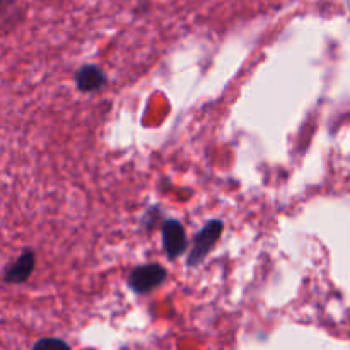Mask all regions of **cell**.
<instances>
[{
    "mask_svg": "<svg viewBox=\"0 0 350 350\" xmlns=\"http://www.w3.org/2000/svg\"><path fill=\"white\" fill-rule=\"evenodd\" d=\"M33 350H70V345L65 340H62V338L48 337L38 340L36 344H34Z\"/></svg>",
    "mask_w": 350,
    "mask_h": 350,
    "instance_id": "6",
    "label": "cell"
},
{
    "mask_svg": "<svg viewBox=\"0 0 350 350\" xmlns=\"http://www.w3.org/2000/svg\"><path fill=\"white\" fill-rule=\"evenodd\" d=\"M34 253L31 250H24L19 255V258L12 263L10 267H7L5 275H3V280L7 284H24L31 277L34 270Z\"/></svg>",
    "mask_w": 350,
    "mask_h": 350,
    "instance_id": "4",
    "label": "cell"
},
{
    "mask_svg": "<svg viewBox=\"0 0 350 350\" xmlns=\"http://www.w3.org/2000/svg\"><path fill=\"white\" fill-rule=\"evenodd\" d=\"M167 272L159 263H147L132 270L129 277V286L133 293L147 294L157 289L166 280Z\"/></svg>",
    "mask_w": 350,
    "mask_h": 350,
    "instance_id": "2",
    "label": "cell"
},
{
    "mask_svg": "<svg viewBox=\"0 0 350 350\" xmlns=\"http://www.w3.org/2000/svg\"><path fill=\"white\" fill-rule=\"evenodd\" d=\"M222 229H224V224H222V221H217V219L207 222L202 228V231L195 236L193 245H191V252L187 262L188 267H197L204 262L205 256L211 253V250L214 248L215 243L221 238Z\"/></svg>",
    "mask_w": 350,
    "mask_h": 350,
    "instance_id": "1",
    "label": "cell"
},
{
    "mask_svg": "<svg viewBox=\"0 0 350 350\" xmlns=\"http://www.w3.org/2000/svg\"><path fill=\"white\" fill-rule=\"evenodd\" d=\"M163 246L170 260L181 256L187 250V232H185L183 226L174 219H170L163 224Z\"/></svg>",
    "mask_w": 350,
    "mask_h": 350,
    "instance_id": "3",
    "label": "cell"
},
{
    "mask_svg": "<svg viewBox=\"0 0 350 350\" xmlns=\"http://www.w3.org/2000/svg\"><path fill=\"white\" fill-rule=\"evenodd\" d=\"M106 74L98 67V65H84L75 74V84L82 92H94L99 91L106 85Z\"/></svg>",
    "mask_w": 350,
    "mask_h": 350,
    "instance_id": "5",
    "label": "cell"
}]
</instances>
